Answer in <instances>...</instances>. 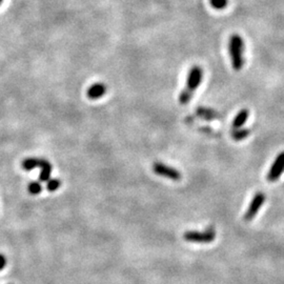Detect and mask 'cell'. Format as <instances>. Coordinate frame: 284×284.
I'll return each instance as SVG.
<instances>
[{
	"mask_svg": "<svg viewBox=\"0 0 284 284\" xmlns=\"http://www.w3.org/2000/svg\"><path fill=\"white\" fill-rule=\"evenodd\" d=\"M202 79H203V70L199 65H194L189 70L186 85L179 95V101L181 104H187L191 101L193 95L197 91Z\"/></svg>",
	"mask_w": 284,
	"mask_h": 284,
	"instance_id": "6da1fadb",
	"label": "cell"
},
{
	"mask_svg": "<svg viewBox=\"0 0 284 284\" xmlns=\"http://www.w3.org/2000/svg\"><path fill=\"white\" fill-rule=\"evenodd\" d=\"M244 52L245 43L242 37L237 35V34L231 36L228 41V53L229 57H231L233 69L235 71H241L243 65H244L245 63Z\"/></svg>",
	"mask_w": 284,
	"mask_h": 284,
	"instance_id": "7a4b0ae2",
	"label": "cell"
},
{
	"mask_svg": "<svg viewBox=\"0 0 284 284\" xmlns=\"http://www.w3.org/2000/svg\"><path fill=\"white\" fill-rule=\"evenodd\" d=\"M216 238V231L214 227L209 226L203 232L188 231L183 234V239L187 242L194 243H211Z\"/></svg>",
	"mask_w": 284,
	"mask_h": 284,
	"instance_id": "3957f363",
	"label": "cell"
},
{
	"mask_svg": "<svg viewBox=\"0 0 284 284\" xmlns=\"http://www.w3.org/2000/svg\"><path fill=\"white\" fill-rule=\"evenodd\" d=\"M265 199H266V197H265L264 193H262V192L256 193V195L254 196V198L251 201V204H249L247 211L244 214V217H243L245 221L249 222L256 217V215L258 214L259 209L262 207L263 204H264Z\"/></svg>",
	"mask_w": 284,
	"mask_h": 284,
	"instance_id": "277c9868",
	"label": "cell"
},
{
	"mask_svg": "<svg viewBox=\"0 0 284 284\" xmlns=\"http://www.w3.org/2000/svg\"><path fill=\"white\" fill-rule=\"evenodd\" d=\"M153 171L155 174L173 181H178L181 179V173L178 170H176V168L170 165L161 163V162H155L153 164Z\"/></svg>",
	"mask_w": 284,
	"mask_h": 284,
	"instance_id": "5b68a950",
	"label": "cell"
},
{
	"mask_svg": "<svg viewBox=\"0 0 284 284\" xmlns=\"http://www.w3.org/2000/svg\"><path fill=\"white\" fill-rule=\"evenodd\" d=\"M284 173V151L276 157L273 165L270 166L267 173V180L269 182H275L278 180Z\"/></svg>",
	"mask_w": 284,
	"mask_h": 284,
	"instance_id": "8992f818",
	"label": "cell"
},
{
	"mask_svg": "<svg viewBox=\"0 0 284 284\" xmlns=\"http://www.w3.org/2000/svg\"><path fill=\"white\" fill-rule=\"evenodd\" d=\"M106 93V85L102 82H97L91 85L86 92V96L91 100H97L103 97Z\"/></svg>",
	"mask_w": 284,
	"mask_h": 284,
	"instance_id": "52a82bcc",
	"label": "cell"
},
{
	"mask_svg": "<svg viewBox=\"0 0 284 284\" xmlns=\"http://www.w3.org/2000/svg\"><path fill=\"white\" fill-rule=\"evenodd\" d=\"M196 114H197L200 118L208 120V121L218 120L221 117V115L217 111H215L214 109H209V107H204V106L198 107L197 111H196Z\"/></svg>",
	"mask_w": 284,
	"mask_h": 284,
	"instance_id": "ba28073f",
	"label": "cell"
},
{
	"mask_svg": "<svg viewBox=\"0 0 284 284\" xmlns=\"http://www.w3.org/2000/svg\"><path fill=\"white\" fill-rule=\"evenodd\" d=\"M38 167H40V176H39L40 181L45 182L49 180L51 177V173H52V164L50 163V162L45 159H39Z\"/></svg>",
	"mask_w": 284,
	"mask_h": 284,
	"instance_id": "9c48e42d",
	"label": "cell"
},
{
	"mask_svg": "<svg viewBox=\"0 0 284 284\" xmlns=\"http://www.w3.org/2000/svg\"><path fill=\"white\" fill-rule=\"evenodd\" d=\"M248 116H249L248 110H246V109L241 110L238 114L236 115V117L233 121V128H240L243 124L246 122Z\"/></svg>",
	"mask_w": 284,
	"mask_h": 284,
	"instance_id": "30bf717a",
	"label": "cell"
},
{
	"mask_svg": "<svg viewBox=\"0 0 284 284\" xmlns=\"http://www.w3.org/2000/svg\"><path fill=\"white\" fill-rule=\"evenodd\" d=\"M249 136V130L247 128H234L232 132V138L236 141L244 140Z\"/></svg>",
	"mask_w": 284,
	"mask_h": 284,
	"instance_id": "8fae6325",
	"label": "cell"
},
{
	"mask_svg": "<svg viewBox=\"0 0 284 284\" xmlns=\"http://www.w3.org/2000/svg\"><path fill=\"white\" fill-rule=\"evenodd\" d=\"M38 158H26L21 162V166L25 171H32L35 167H38Z\"/></svg>",
	"mask_w": 284,
	"mask_h": 284,
	"instance_id": "7c38bea8",
	"label": "cell"
},
{
	"mask_svg": "<svg viewBox=\"0 0 284 284\" xmlns=\"http://www.w3.org/2000/svg\"><path fill=\"white\" fill-rule=\"evenodd\" d=\"M209 3L215 10H224L228 4V0H209Z\"/></svg>",
	"mask_w": 284,
	"mask_h": 284,
	"instance_id": "4fadbf2b",
	"label": "cell"
},
{
	"mask_svg": "<svg viewBox=\"0 0 284 284\" xmlns=\"http://www.w3.org/2000/svg\"><path fill=\"white\" fill-rule=\"evenodd\" d=\"M28 189L32 195H38L42 191V185L40 184L39 182H31V183L29 184Z\"/></svg>",
	"mask_w": 284,
	"mask_h": 284,
	"instance_id": "5bb4252c",
	"label": "cell"
},
{
	"mask_svg": "<svg viewBox=\"0 0 284 284\" xmlns=\"http://www.w3.org/2000/svg\"><path fill=\"white\" fill-rule=\"evenodd\" d=\"M61 185V181L58 180V179H52L51 181H49V183H47V191L50 192H55L56 189H58Z\"/></svg>",
	"mask_w": 284,
	"mask_h": 284,
	"instance_id": "9a60e30c",
	"label": "cell"
},
{
	"mask_svg": "<svg viewBox=\"0 0 284 284\" xmlns=\"http://www.w3.org/2000/svg\"><path fill=\"white\" fill-rule=\"evenodd\" d=\"M6 265V259L3 255H0V270H2Z\"/></svg>",
	"mask_w": 284,
	"mask_h": 284,
	"instance_id": "2e32d148",
	"label": "cell"
},
{
	"mask_svg": "<svg viewBox=\"0 0 284 284\" xmlns=\"http://www.w3.org/2000/svg\"><path fill=\"white\" fill-rule=\"evenodd\" d=\"M2 1H3V0H0V5H1V3H2Z\"/></svg>",
	"mask_w": 284,
	"mask_h": 284,
	"instance_id": "e0dca14e",
	"label": "cell"
}]
</instances>
